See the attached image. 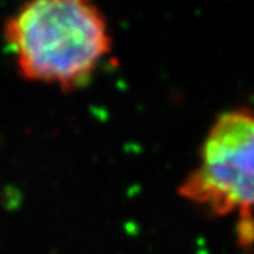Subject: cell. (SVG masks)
I'll use <instances>...</instances> for the list:
<instances>
[{"label":"cell","instance_id":"1","mask_svg":"<svg viewBox=\"0 0 254 254\" xmlns=\"http://www.w3.org/2000/svg\"><path fill=\"white\" fill-rule=\"evenodd\" d=\"M20 75L69 92L85 85L112 50L106 20L83 0H38L6 21Z\"/></svg>","mask_w":254,"mask_h":254},{"label":"cell","instance_id":"2","mask_svg":"<svg viewBox=\"0 0 254 254\" xmlns=\"http://www.w3.org/2000/svg\"><path fill=\"white\" fill-rule=\"evenodd\" d=\"M199 164L178 188L219 216L237 212L242 245L254 240V109L222 113L199 150Z\"/></svg>","mask_w":254,"mask_h":254}]
</instances>
